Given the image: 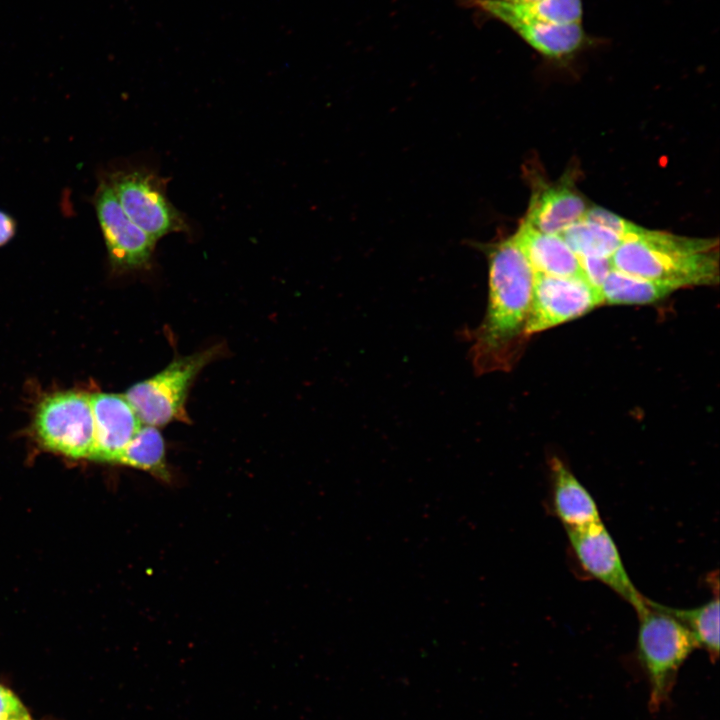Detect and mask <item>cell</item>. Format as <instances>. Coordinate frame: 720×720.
Masks as SVG:
<instances>
[{"label": "cell", "mask_w": 720, "mask_h": 720, "mask_svg": "<svg viewBox=\"0 0 720 720\" xmlns=\"http://www.w3.org/2000/svg\"><path fill=\"white\" fill-rule=\"evenodd\" d=\"M0 720H35L21 700L0 684Z\"/></svg>", "instance_id": "22"}, {"label": "cell", "mask_w": 720, "mask_h": 720, "mask_svg": "<svg viewBox=\"0 0 720 720\" xmlns=\"http://www.w3.org/2000/svg\"><path fill=\"white\" fill-rule=\"evenodd\" d=\"M487 15L499 21L506 18L533 20L556 25L582 22L581 0H538L530 3H511L503 0H470Z\"/></svg>", "instance_id": "15"}, {"label": "cell", "mask_w": 720, "mask_h": 720, "mask_svg": "<svg viewBox=\"0 0 720 720\" xmlns=\"http://www.w3.org/2000/svg\"><path fill=\"white\" fill-rule=\"evenodd\" d=\"M16 232L14 218L3 210H0V246L8 243Z\"/></svg>", "instance_id": "23"}, {"label": "cell", "mask_w": 720, "mask_h": 720, "mask_svg": "<svg viewBox=\"0 0 720 720\" xmlns=\"http://www.w3.org/2000/svg\"><path fill=\"white\" fill-rule=\"evenodd\" d=\"M560 236L577 257L611 258L623 240L609 229L584 219L572 224Z\"/></svg>", "instance_id": "19"}, {"label": "cell", "mask_w": 720, "mask_h": 720, "mask_svg": "<svg viewBox=\"0 0 720 720\" xmlns=\"http://www.w3.org/2000/svg\"><path fill=\"white\" fill-rule=\"evenodd\" d=\"M95 208L113 268L121 272L149 269L157 242L127 216L107 177L97 189Z\"/></svg>", "instance_id": "8"}, {"label": "cell", "mask_w": 720, "mask_h": 720, "mask_svg": "<svg viewBox=\"0 0 720 720\" xmlns=\"http://www.w3.org/2000/svg\"><path fill=\"white\" fill-rule=\"evenodd\" d=\"M117 463L150 472L163 480L170 477L164 438L155 426H141Z\"/></svg>", "instance_id": "17"}, {"label": "cell", "mask_w": 720, "mask_h": 720, "mask_svg": "<svg viewBox=\"0 0 720 720\" xmlns=\"http://www.w3.org/2000/svg\"><path fill=\"white\" fill-rule=\"evenodd\" d=\"M621 272L682 288L719 282V242L643 227L629 233L611 257Z\"/></svg>", "instance_id": "2"}, {"label": "cell", "mask_w": 720, "mask_h": 720, "mask_svg": "<svg viewBox=\"0 0 720 720\" xmlns=\"http://www.w3.org/2000/svg\"><path fill=\"white\" fill-rule=\"evenodd\" d=\"M223 352L214 345L174 359L152 377L131 386L124 394L141 423L162 427L171 422L190 423L186 411L189 390L200 371Z\"/></svg>", "instance_id": "4"}, {"label": "cell", "mask_w": 720, "mask_h": 720, "mask_svg": "<svg viewBox=\"0 0 720 720\" xmlns=\"http://www.w3.org/2000/svg\"><path fill=\"white\" fill-rule=\"evenodd\" d=\"M501 22L531 48L551 59L559 60L573 55L586 41L581 23L556 25L517 18H506Z\"/></svg>", "instance_id": "14"}, {"label": "cell", "mask_w": 720, "mask_h": 720, "mask_svg": "<svg viewBox=\"0 0 720 720\" xmlns=\"http://www.w3.org/2000/svg\"><path fill=\"white\" fill-rule=\"evenodd\" d=\"M663 609L681 621L694 636L698 647L704 648L711 660L719 655V598L716 593L705 604L691 609L662 605Z\"/></svg>", "instance_id": "18"}, {"label": "cell", "mask_w": 720, "mask_h": 720, "mask_svg": "<svg viewBox=\"0 0 720 720\" xmlns=\"http://www.w3.org/2000/svg\"><path fill=\"white\" fill-rule=\"evenodd\" d=\"M34 428L47 449L70 458H90L94 419L89 395L67 391L47 396L36 410Z\"/></svg>", "instance_id": "6"}, {"label": "cell", "mask_w": 720, "mask_h": 720, "mask_svg": "<svg viewBox=\"0 0 720 720\" xmlns=\"http://www.w3.org/2000/svg\"><path fill=\"white\" fill-rule=\"evenodd\" d=\"M514 235L535 274L583 276L577 255L560 235L539 232L524 222Z\"/></svg>", "instance_id": "13"}, {"label": "cell", "mask_w": 720, "mask_h": 720, "mask_svg": "<svg viewBox=\"0 0 720 720\" xmlns=\"http://www.w3.org/2000/svg\"><path fill=\"white\" fill-rule=\"evenodd\" d=\"M604 304L583 276L535 274L526 324L528 337L578 318Z\"/></svg>", "instance_id": "7"}, {"label": "cell", "mask_w": 720, "mask_h": 720, "mask_svg": "<svg viewBox=\"0 0 720 720\" xmlns=\"http://www.w3.org/2000/svg\"><path fill=\"white\" fill-rule=\"evenodd\" d=\"M582 219L609 229L619 235L622 239L634 231L638 226L600 207L587 209Z\"/></svg>", "instance_id": "20"}, {"label": "cell", "mask_w": 720, "mask_h": 720, "mask_svg": "<svg viewBox=\"0 0 720 720\" xmlns=\"http://www.w3.org/2000/svg\"><path fill=\"white\" fill-rule=\"evenodd\" d=\"M503 1L511 2V3H530V2H535L538 0H503Z\"/></svg>", "instance_id": "24"}, {"label": "cell", "mask_w": 720, "mask_h": 720, "mask_svg": "<svg viewBox=\"0 0 720 720\" xmlns=\"http://www.w3.org/2000/svg\"><path fill=\"white\" fill-rule=\"evenodd\" d=\"M578 259L583 277L600 291L602 283L613 269L611 258L583 256Z\"/></svg>", "instance_id": "21"}, {"label": "cell", "mask_w": 720, "mask_h": 720, "mask_svg": "<svg viewBox=\"0 0 720 720\" xmlns=\"http://www.w3.org/2000/svg\"><path fill=\"white\" fill-rule=\"evenodd\" d=\"M637 615V656L648 678V704L654 712L667 701L680 667L699 647L688 628L662 604L647 599Z\"/></svg>", "instance_id": "3"}, {"label": "cell", "mask_w": 720, "mask_h": 720, "mask_svg": "<svg viewBox=\"0 0 720 720\" xmlns=\"http://www.w3.org/2000/svg\"><path fill=\"white\" fill-rule=\"evenodd\" d=\"M567 536L583 570L628 602L636 613L644 609L647 598L631 581L617 545L602 521L567 530Z\"/></svg>", "instance_id": "9"}, {"label": "cell", "mask_w": 720, "mask_h": 720, "mask_svg": "<svg viewBox=\"0 0 720 720\" xmlns=\"http://www.w3.org/2000/svg\"><path fill=\"white\" fill-rule=\"evenodd\" d=\"M107 178L127 216L156 242L172 233L193 232L185 214L168 199L167 178L145 167L116 171Z\"/></svg>", "instance_id": "5"}, {"label": "cell", "mask_w": 720, "mask_h": 720, "mask_svg": "<svg viewBox=\"0 0 720 720\" xmlns=\"http://www.w3.org/2000/svg\"><path fill=\"white\" fill-rule=\"evenodd\" d=\"M549 468L552 508L566 531L602 521L596 501L567 465L552 457Z\"/></svg>", "instance_id": "12"}, {"label": "cell", "mask_w": 720, "mask_h": 720, "mask_svg": "<svg viewBox=\"0 0 720 720\" xmlns=\"http://www.w3.org/2000/svg\"><path fill=\"white\" fill-rule=\"evenodd\" d=\"M94 419V444L90 459L117 463L140 429L141 421L125 395H89Z\"/></svg>", "instance_id": "10"}, {"label": "cell", "mask_w": 720, "mask_h": 720, "mask_svg": "<svg viewBox=\"0 0 720 720\" xmlns=\"http://www.w3.org/2000/svg\"><path fill=\"white\" fill-rule=\"evenodd\" d=\"M586 210L584 199L568 181L545 184L533 193L523 222L539 232L560 235Z\"/></svg>", "instance_id": "11"}, {"label": "cell", "mask_w": 720, "mask_h": 720, "mask_svg": "<svg viewBox=\"0 0 720 720\" xmlns=\"http://www.w3.org/2000/svg\"><path fill=\"white\" fill-rule=\"evenodd\" d=\"M676 287L612 269L600 288L604 303L643 305L655 303L673 292Z\"/></svg>", "instance_id": "16"}, {"label": "cell", "mask_w": 720, "mask_h": 720, "mask_svg": "<svg viewBox=\"0 0 720 720\" xmlns=\"http://www.w3.org/2000/svg\"><path fill=\"white\" fill-rule=\"evenodd\" d=\"M488 302L472 332V364L479 374L509 371L528 340L526 324L534 271L515 235L487 245Z\"/></svg>", "instance_id": "1"}]
</instances>
